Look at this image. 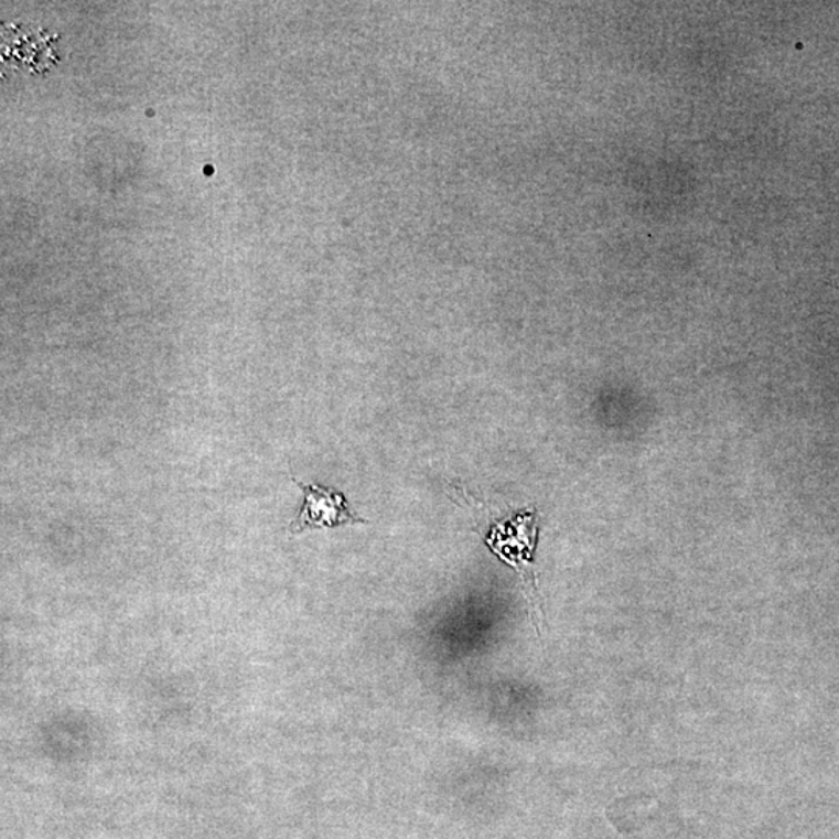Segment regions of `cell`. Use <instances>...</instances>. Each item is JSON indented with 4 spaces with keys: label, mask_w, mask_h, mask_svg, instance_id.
I'll return each mask as SVG.
<instances>
[{
    "label": "cell",
    "mask_w": 839,
    "mask_h": 839,
    "mask_svg": "<svg viewBox=\"0 0 839 839\" xmlns=\"http://www.w3.org/2000/svg\"><path fill=\"white\" fill-rule=\"evenodd\" d=\"M294 482L302 488L303 503L298 516L290 524L291 534L367 524L366 519L359 518L348 507L347 499L337 490L319 484H302L298 480Z\"/></svg>",
    "instance_id": "cell-1"
},
{
    "label": "cell",
    "mask_w": 839,
    "mask_h": 839,
    "mask_svg": "<svg viewBox=\"0 0 839 839\" xmlns=\"http://www.w3.org/2000/svg\"><path fill=\"white\" fill-rule=\"evenodd\" d=\"M537 534V515L535 512H524L515 518L492 526L485 541L492 552L523 576L524 582H530L531 552Z\"/></svg>",
    "instance_id": "cell-2"
}]
</instances>
